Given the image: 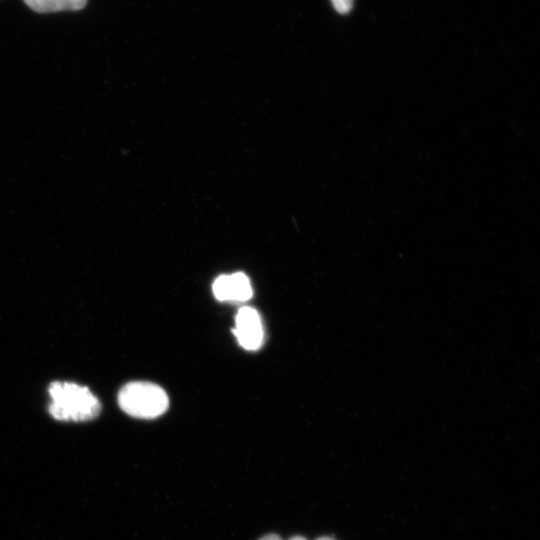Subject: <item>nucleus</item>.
<instances>
[{
    "instance_id": "obj_9",
    "label": "nucleus",
    "mask_w": 540,
    "mask_h": 540,
    "mask_svg": "<svg viewBox=\"0 0 540 540\" xmlns=\"http://www.w3.org/2000/svg\"><path fill=\"white\" fill-rule=\"evenodd\" d=\"M317 540H335V539H333L331 537H320Z\"/></svg>"
},
{
    "instance_id": "obj_2",
    "label": "nucleus",
    "mask_w": 540,
    "mask_h": 540,
    "mask_svg": "<svg viewBox=\"0 0 540 540\" xmlns=\"http://www.w3.org/2000/svg\"><path fill=\"white\" fill-rule=\"evenodd\" d=\"M118 403L121 409L132 417L152 419L167 410L169 399L160 386L135 381L122 387L118 394Z\"/></svg>"
},
{
    "instance_id": "obj_1",
    "label": "nucleus",
    "mask_w": 540,
    "mask_h": 540,
    "mask_svg": "<svg viewBox=\"0 0 540 540\" xmlns=\"http://www.w3.org/2000/svg\"><path fill=\"white\" fill-rule=\"evenodd\" d=\"M51 402L48 411L61 421H87L98 416V398L85 386L72 382L55 381L48 388Z\"/></svg>"
},
{
    "instance_id": "obj_3",
    "label": "nucleus",
    "mask_w": 540,
    "mask_h": 540,
    "mask_svg": "<svg viewBox=\"0 0 540 540\" xmlns=\"http://www.w3.org/2000/svg\"><path fill=\"white\" fill-rule=\"evenodd\" d=\"M233 333L239 344L246 350L261 347L264 332L259 313L251 307H242L235 317Z\"/></svg>"
},
{
    "instance_id": "obj_6",
    "label": "nucleus",
    "mask_w": 540,
    "mask_h": 540,
    "mask_svg": "<svg viewBox=\"0 0 540 540\" xmlns=\"http://www.w3.org/2000/svg\"><path fill=\"white\" fill-rule=\"evenodd\" d=\"M335 10L341 14L350 12L353 6V0H331Z\"/></svg>"
},
{
    "instance_id": "obj_8",
    "label": "nucleus",
    "mask_w": 540,
    "mask_h": 540,
    "mask_svg": "<svg viewBox=\"0 0 540 540\" xmlns=\"http://www.w3.org/2000/svg\"><path fill=\"white\" fill-rule=\"evenodd\" d=\"M289 540H307V539L302 537V536H294V537L290 538Z\"/></svg>"
},
{
    "instance_id": "obj_4",
    "label": "nucleus",
    "mask_w": 540,
    "mask_h": 540,
    "mask_svg": "<svg viewBox=\"0 0 540 540\" xmlns=\"http://www.w3.org/2000/svg\"><path fill=\"white\" fill-rule=\"evenodd\" d=\"M215 297L220 301H247L253 295L249 278L242 272L220 275L212 286Z\"/></svg>"
},
{
    "instance_id": "obj_7",
    "label": "nucleus",
    "mask_w": 540,
    "mask_h": 540,
    "mask_svg": "<svg viewBox=\"0 0 540 540\" xmlns=\"http://www.w3.org/2000/svg\"><path fill=\"white\" fill-rule=\"evenodd\" d=\"M259 540H282V539L276 534H268L260 538Z\"/></svg>"
},
{
    "instance_id": "obj_5",
    "label": "nucleus",
    "mask_w": 540,
    "mask_h": 540,
    "mask_svg": "<svg viewBox=\"0 0 540 540\" xmlns=\"http://www.w3.org/2000/svg\"><path fill=\"white\" fill-rule=\"evenodd\" d=\"M28 7L39 13L80 10L87 0H23Z\"/></svg>"
}]
</instances>
